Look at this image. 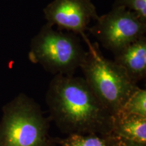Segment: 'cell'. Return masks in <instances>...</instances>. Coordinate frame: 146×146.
Here are the masks:
<instances>
[{"mask_svg": "<svg viewBox=\"0 0 146 146\" xmlns=\"http://www.w3.org/2000/svg\"><path fill=\"white\" fill-rule=\"evenodd\" d=\"M50 118L62 132L112 134L114 116L82 77L56 74L45 95Z\"/></svg>", "mask_w": 146, "mask_h": 146, "instance_id": "1", "label": "cell"}, {"mask_svg": "<svg viewBox=\"0 0 146 146\" xmlns=\"http://www.w3.org/2000/svg\"><path fill=\"white\" fill-rule=\"evenodd\" d=\"M47 23L83 35L92 20L99 18L96 7L91 0H53L43 10Z\"/></svg>", "mask_w": 146, "mask_h": 146, "instance_id": "6", "label": "cell"}, {"mask_svg": "<svg viewBox=\"0 0 146 146\" xmlns=\"http://www.w3.org/2000/svg\"><path fill=\"white\" fill-rule=\"evenodd\" d=\"M121 112L146 117L145 89L137 87L127 100Z\"/></svg>", "mask_w": 146, "mask_h": 146, "instance_id": "10", "label": "cell"}, {"mask_svg": "<svg viewBox=\"0 0 146 146\" xmlns=\"http://www.w3.org/2000/svg\"><path fill=\"white\" fill-rule=\"evenodd\" d=\"M112 135L131 141L146 144V117L119 112L114 116Z\"/></svg>", "mask_w": 146, "mask_h": 146, "instance_id": "8", "label": "cell"}, {"mask_svg": "<svg viewBox=\"0 0 146 146\" xmlns=\"http://www.w3.org/2000/svg\"><path fill=\"white\" fill-rule=\"evenodd\" d=\"M109 146H146V144H142L129 141V140L122 139L114 136L111 134L110 135Z\"/></svg>", "mask_w": 146, "mask_h": 146, "instance_id": "12", "label": "cell"}, {"mask_svg": "<svg viewBox=\"0 0 146 146\" xmlns=\"http://www.w3.org/2000/svg\"><path fill=\"white\" fill-rule=\"evenodd\" d=\"M85 54L78 35L55 30L46 23L31 41L29 59L54 75L73 76Z\"/></svg>", "mask_w": 146, "mask_h": 146, "instance_id": "4", "label": "cell"}, {"mask_svg": "<svg viewBox=\"0 0 146 146\" xmlns=\"http://www.w3.org/2000/svg\"><path fill=\"white\" fill-rule=\"evenodd\" d=\"M112 6L125 7L139 16L146 23V0H114Z\"/></svg>", "mask_w": 146, "mask_h": 146, "instance_id": "11", "label": "cell"}, {"mask_svg": "<svg viewBox=\"0 0 146 146\" xmlns=\"http://www.w3.org/2000/svg\"><path fill=\"white\" fill-rule=\"evenodd\" d=\"M0 146H54L50 120L32 98L19 94L2 109Z\"/></svg>", "mask_w": 146, "mask_h": 146, "instance_id": "3", "label": "cell"}, {"mask_svg": "<svg viewBox=\"0 0 146 146\" xmlns=\"http://www.w3.org/2000/svg\"><path fill=\"white\" fill-rule=\"evenodd\" d=\"M82 36L88 47L80 66L84 79L95 96L114 116L121 112L138 86L114 60L107 59L102 55L98 43H91L85 34Z\"/></svg>", "mask_w": 146, "mask_h": 146, "instance_id": "2", "label": "cell"}, {"mask_svg": "<svg viewBox=\"0 0 146 146\" xmlns=\"http://www.w3.org/2000/svg\"><path fill=\"white\" fill-rule=\"evenodd\" d=\"M114 62L120 66L133 83L146 75V38L142 36L114 54Z\"/></svg>", "mask_w": 146, "mask_h": 146, "instance_id": "7", "label": "cell"}, {"mask_svg": "<svg viewBox=\"0 0 146 146\" xmlns=\"http://www.w3.org/2000/svg\"><path fill=\"white\" fill-rule=\"evenodd\" d=\"M96 22L87 30L113 54L145 36L146 32V23L125 7L112 6V10L99 16Z\"/></svg>", "mask_w": 146, "mask_h": 146, "instance_id": "5", "label": "cell"}, {"mask_svg": "<svg viewBox=\"0 0 146 146\" xmlns=\"http://www.w3.org/2000/svg\"><path fill=\"white\" fill-rule=\"evenodd\" d=\"M110 135L96 134H72L66 137L56 138V144L60 146H109Z\"/></svg>", "mask_w": 146, "mask_h": 146, "instance_id": "9", "label": "cell"}]
</instances>
